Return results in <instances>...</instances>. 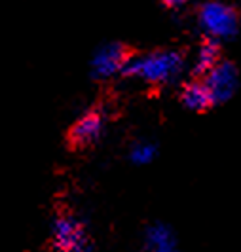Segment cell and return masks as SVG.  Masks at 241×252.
Here are the masks:
<instances>
[{"label": "cell", "mask_w": 241, "mask_h": 252, "mask_svg": "<svg viewBox=\"0 0 241 252\" xmlns=\"http://www.w3.org/2000/svg\"><path fill=\"white\" fill-rule=\"evenodd\" d=\"M184 70V55L177 50H156L131 55L122 70L124 78H137L150 86H167Z\"/></svg>", "instance_id": "1"}, {"label": "cell", "mask_w": 241, "mask_h": 252, "mask_svg": "<svg viewBox=\"0 0 241 252\" xmlns=\"http://www.w3.org/2000/svg\"><path fill=\"white\" fill-rule=\"evenodd\" d=\"M198 23L205 36L211 40H228L240 29L238 12L224 0H207L198 12Z\"/></svg>", "instance_id": "2"}, {"label": "cell", "mask_w": 241, "mask_h": 252, "mask_svg": "<svg viewBox=\"0 0 241 252\" xmlns=\"http://www.w3.org/2000/svg\"><path fill=\"white\" fill-rule=\"evenodd\" d=\"M51 247L59 252H88L91 243L84 222L74 215H57L51 222Z\"/></svg>", "instance_id": "3"}, {"label": "cell", "mask_w": 241, "mask_h": 252, "mask_svg": "<svg viewBox=\"0 0 241 252\" xmlns=\"http://www.w3.org/2000/svg\"><path fill=\"white\" fill-rule=\"evenodd\" d=\"M129 57L131 53L124 44L120 42L104 44L91 57V78L97 82H104L122 74Z\"/></svg>", "instance_id": "4"}, {"label": "cell", "mask_w": 241, "mask_h": 252, "mask_svg": "<svg viewBox=\"0 0 241 252\" xmlns=\"http://www.w3.org/2000/svg\"><path fill=\"white\" fill-rule=\"evenodd\" d=\"M106 118L101 110H88L69 129V144L72 150H86L101 140Z\"/></svg>", "instance_id": "5"}, {"label": "cell", "mask_w": 241, "mask_h": 252, "mask_svg": "<svg viewBox=\"0 0 241 252\" xmlns=\"http://www.w3.org/2000/svg\"><path fill=\"white\" fill-rule=\"evenodd\" d=\"M203 82L207 84V88L213 95L215 104H224L228 102L236 91L240 88V74L238 68L228 61H220V63L213 66L205 76H202Z\"/></svg>", "instance_id": "6"}, {"label": "cell", "mask_w": 241, "mask_h": 252, "mask_svg": "<svg viewBox=\"0 0 241 252\" xmlns=\"http://www.w3.org/2000/svg\"><path fill=\"white\" fill-rule=\"evenodd\" d=\"M180 102L184 104V108H188L192 112H205L207 108L215 106L213 95L207 88V84L202 80H190L186 82L180 89Z\"/></svg>", "instance_id": "7"}, {"label": "cell", "mask_w": 241, "mask_h": 252, "mask_svg": "<svg viewBox=\"0 0 241 252\" xmlns=\"http://www.w3.org/2000/svg\"><path fill=\"white\" fill-rule=\"evenodd\" d=\"M144 249L152 252H171L177 249V237L165 224H152L144 233Z\"/></svg>", "instance_id": "8"}, {"label": "cell", "mask_w": 241, "mask_h": 252, "mask_svg": "<svg viewBox=\"0 0 241 252\" xmlns=\"http://www.w3.org/2000/svg\"><path fill=\"white\" fill-rule=\"evenodd\" d=\"M220 50H218V42L207 38L202 46L198 48L196 55H194V64L192 70L196 76H205L213 66L220 63Z\"/></svg>", "instance_id": "9"}, {"label": "cell", "mask_w": 241, "mask_h": 252, "mask_svg": "<svg viewBox=\"0 0 241 252\" xmlns=\"http://www.w3.org/2000/svg\"><path fill=\"white\" fill-rule=\"evenodd\" d=\"M158 154V148L154 142H148V140H139L131 146L129 150V161L133 165H148L154 161Z\"/></svg>", "instance_id": "10"}, {"label": "cell", "mask_w": 241, "mask_h": 252, "mask_svg": "<svg viewBox=\"0 0 241 252\" xmlns=\"http://www.w3.org/2000/svg\"><path fill=\"white\" fill-rule=\"evenodd\" d=\"M165 6H169V8H178V6H182V4H186L188 0H162Z\"/></svg>", "instance_id": "11"}]
</instances>
